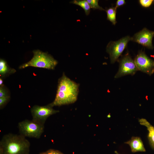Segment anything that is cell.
Wrapping results in <instances>:
<instances>
[{"label":"cell","instance_id":"6da1fadb","mask_svg":"<svg viewBox=\"0 0 154 154\" xmlns=\"http://www.w3.org/2000/svg\"><path fill=\"white\" fill-rule=\"evenodd\" d=\"M79 86L78 84L71 80L63 73L58 80L54 100L49 105L53 107L74 103L77 99Z\"/></svg>","mask_w":154,"mask_h":154},{"label":"cell","instance_id":"7a4b0ae2","mask_svg":"<svg viewBox=\"0 0 154 154\" xmlns=\"http://www.w3.org/2000/svg\"><path fill=\"white\" fill-rule=\"evenodd\" d=\"M30 143L20 134L5 135L0 141V154H29Z\"/></svg>","mask_w":154,"mask_h":154},{"label":"cell","instance_id":"3957f363","mask_svg":"<svg viewBox=\"0 0 154 154\" xmlns=\"http://www.w3.org/2000/svg\"><path fill=\"white\" fill-rule=\"evenodd\" d=\"M33 56L29 61L21 65L20 69L29 66L54 70L58 63V61L47 52L39 50L33 51Z\"/></svg>","mask_w":154,"mask_h":154},{"label":"cell","instance_id":"277c9868","mask_svg":"<svg viewBox=\"0 0 154 154\" xmlns=\"http://www.w3.org/2000/svg\"><path fill=\"white\" fill-rule=\"evenodd\" d=\"M20 134L26 137L39 138L44 131V125L33 120L25 119L18 123Z\"/></svg>","mask_w":154,"mask_h":154},{"label":"cell","instance_id":"5b68a950","mask_svg":"<svg viewBox=\"0 0 154 154\" xmlns=\"http://www.w3.org/2000/svg\"><path fill=\"white\" fill-rule=\"evenodd\" d=\"M132 37L126 36L116 41H111L108 44L106 52L109 54L111 62L113 64L117 61L126 47Z\"/></svg>","mask_w":154,"mask_h":154},{"label":"cell","instance_id":"8992f818","mask_svg":"<svg viewBox=\"0 0 154 154\" xmlns=\"http://www.w3.org/2000/svg\"><path fill=\"white\" fill-rule=\"evenodd\" d=\"M59 112L53 108L49 104L43 106L35 105L31 109L32 120L44 125L48 118Z\"/></svg>","mask_w":154,"mask_h":154},{"label":"cell","instance_id":"52a82bcc","mask_svg":"<svg viewBox=\"0 0 154 154\" xmlns=\"http://www.w3.org/2000/svg\"><path fill=\"white\" fill-rule=\"evenodd\" d=\"M134 61L138 70L149 76L154 73V61L149 58L144 52H139Z\"/></svg>","mask_w":154,"mask_h":154},{"label":"cell","instance_id":"ba28073f","mask_svg":"<svg viewBox=\"0 0 154 154\" xmlns=\"http://www.w3.org/2000/svg\"><path fill=\"white\" fill-rule=\"evenodd\" d=\"M138 70L134 61L127 55L120 61L118 71L114 77L117 78L127 75H134Z\"/></svg>","mask_w":154,"mask_h":154},{"label":"cell","instance_id":"9c48e42d","mask_svg":"<svg viewBox=\"0 0 154 154\" xmlns=\"http://www.w3.org/2000/svg\"><path fill=\"white\" fill-rule=\"evenodd\" d=\"M154 31H150L146 28L136 33L131 40L150 49H153V46L152 43Z\"/></svg>","mask_w":154,"mask_h":154},{"label":"cell","instance_id":"30bf717a","mask_svg":"<svg viewBox=\"0 0 154 154\" xmlns=\"http://www.w3.org/2000/svg\"><path fill=\"white\" fill-rule=\"evenodd\" d=\"M125 143L129 145L131 151L133 153L146 151L143 142L139 137H133L131 139L125 142Z\"/></svg>","mask_w":154,"mask_h":154},{"label":"cell","instance_id":"8fae6325","mask_svg":"<svg viewBox=\"0 0 154 154\" xmlns=\"http://www.w3.org/2000/svg\"><path fill=\"white\" fill-rule=\"evenodd\" d=\"M142 125L146 126L149 131L148 139L151 148L154 150V126H152L146 119H141L139 121Z\"/></svg>","mask_w":154,"mask_h":154},{"label":"cell","instance_id":"7c38bea8","mask_svg":"<svg viewBox=\"0 0 154 154\" xmlns=\"http://www.w3.org/2000/svg\"><path fill=\"white\" fill-rule=\"evenodd\" d=\"M16 72L15 69L9 67L4 60H0V75L4 77L8 74H13Z\"/></svg>","mask_w":154,"mask_h":154},{"label":"cell","instance_id":"4fadbf2b","mask_svg":"<svg viewBox=\"0 0 154 154\" xmlns=\"http://www.w3.org/2000/svg\"><path fill=\"white\" fill-rule=\"evenodd\" d=\"M70 3L81 7L84 10L86 15H88L89 14L91 8L87 0H74L71 1Z\"/></svg>","mask_w":154,"mask_h":154},{"label":"cell","instance_id":"5bb4252c","mask_svg":"<svg viewBox=\"0 0 154 154\" xmlns=\"http://www.w3.org/2000/svg\"><path fill=\"white\" fill-rule=\"evenodd\" d=\"M117 8L115 7H111L105 10L107 15V19L115 25L117 23L116 13Z\"/></svg>","mask_w":154,"mask_h":154},{"label":"cell","instance_id":"9a60e30c","mask_svg":"<svg viewBox=\"0 0 154 154\" xmlns=\"http://www.w3.org/2000/svg\"><path fill=\"white\" fill-rule=\"evenodd\" d=\"M91 8L93 9H98L101 11H105L102 7L100 6L98 3V0H87Z\"/></svg>","mask_w":154,"mask_h":154},{"label":"cell","instance_id":"2e32d148","mask_svg":"<svg viewBox=\"0 0 154 154\" xmlns=\"http://www.w3.org/2000/svg\"><path fill=\"white\" fill-rule=\"evenodd\" d=\"M139 2L141 5L144 7H148L152 4L154 3V0H140Z\"/></svg>","mask_w":154,"mask_h":154},{"label":"cell","instance_id":"e0dca14e","mask_svg":"<svg viewBox=\"0 0 154 154\" xmlns=\"http://www.w3.org/2000/svg\"><path fill=\"white\" fill-rule=\"evenodd\" d=\"M10 97L3 86L0 87V98Z\"/></svg>","mask_w":154,"mask_h":154},{"label":"cell","instance_id":"ac0fdd59","mask_svg":"<svg viewBox=\"0 0 154 154\" xmlns=\"http://www.w3.org/2000/svg\"><path fill=\"white\" fill-rule=\"evenodd\" d=\"M39 154H64L59 151L53 149H50Z\"/></svg>","mask_w":154,"mask_h":154},{"label":"cell","instance_id":"d6986e66","mask_svg":"<svg viewBox=\"0 0 154 154\" xmlns=\"http://www.w3.org/2000/svg\"><path fill=\"white\" fill-rule=\"evenodd\" d=\"M10 97L0 98V109L3 107L8 102Z\"/></svg>","mask_w":154,"mask_h":154},{"label":"cell","instance_id":"ffe728a7","mask_svg":"<svg viewBox=\"0 0 154 154\" xmlns=\"http://www.w3.org/2000/svg\"><path fill=\"white\" fill-rule=\"evenodd\" d=\"M125 3L124 0H117V1L115 7L117 8V7L123 6Z\"/></svg>","mask_w":154,"mask_h":154},{"label":"cell","instance_id":"44dd1931","mask_svg":"<svg viewBox=\"0 0 154 154\" xmlns=\"http://www.w3.org/2000/svg\"><path fill=\"white\" fill-rule=\"evenodd\" d=\"M3 81L2 79L1 78H0V86H3Z\"/></svg>","mask_w":154,"mask_h":154},{"label":"cell","instance_id":"7402d4cb","mask_svg":"<svg viewBox=\"0 0 154 154\" xmlns=\"http://www.w3.org/2000/svg\"><path fill=\"white\" fill-rule=\"evenodd\" d=\"M115 153L116 154H119V153H118V152L116 151H115Z\"/></svg>","mask_w":154,"mask_h":154}]
</instances>
